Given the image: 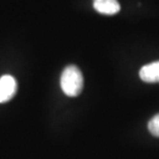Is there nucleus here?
I'll list each match as a JSON object with an SVG mask.
<instances>
[{
    "instance_id": "f257e3e1",
    "label": "nucleus",
    "mask_w": 159,
    "mask_h": 159,
    "mask_svg": "<svg viewBox=\"0 0 159 159\" xmlns=\"http://www.w3.org/2000/svg\"><path fill=\"white\" fill-rule=\"evenodd\" d=\"M60 85L64 94L69 97H75L81 94L84 87V78L78 66H66L62 71Z\"/></svg>"
},
{
    "instance_id": "f03ea898",
    "label": "nucleus",
    "mask_w": 159,
    "mask_h": 159,
    "mask_svg": "<svg viewBox=\"0 0 159 159\" xmlns=\"http://www.w3.org/2000/svg\"><path fill=\"white\" fill-rule=\"evenodd\" d=\"M17 81L14 77L9 75H2L0 78V97H1V103L7 102L15 96L17 93Z\"/></svg>"
},
{
    "instance_id": "7ed1b4c3",
    "label": "nucleus",
    "mask_w": 159,
    "mask_h": 159,
    "mask_svg": "<svg viewBox=\"0 0 159 159\" xmlns=\"http://www.w3.org/2000/svg\"><path fill=\"white\" fill-rule=\"evenodd\" d=\"M93 7L99 14L113 16L120 11L118 0H93Z\"/></svg>"
},
{
    "instance_id": "20e7f679",
    "label": "nucleus",
    "mask_w": 159,
    "mask_h": 159,
    "mask_svg": "<svg viewBox=\"0 0 159 159\" xmlns=\"http://www.w3.org/2000/svg\"><path fill=\"white\" fill-rule=\"evenodd\" d=\"M139 78L146 83H159V61L143 66L139 69Z\"/></svg>"
},
{
    "instance_id": "39448f33",
    "label": "nucleus",
    "mask_w": 159,
    "mask_h": 159,
    "mask_svg": "<svg viewBox=\"0 0 159 159\" xmlns=\"http://www.w3.org/2000/svg\"><path fill=\"white\" fill-rule=\"evenodd\" d=\"M148 129L152 135L159 138V114L155 115L148 123Z\"/></svg>"
},
{
    "instance_id": "423d86ee",
    "label": "nucleus",
    "mask_w": 159,
    "mask_h": 159,
    "mask_svg": "<svg viewBox=\"0 0 159 159\" xmlns=\"http://www.w3.org/2000/svg\"><path fill=\"white\" fill-rule=\"evenodd\" d=\"M0 103H1V97H0Z\"/></svg>"
}]
</instances>
